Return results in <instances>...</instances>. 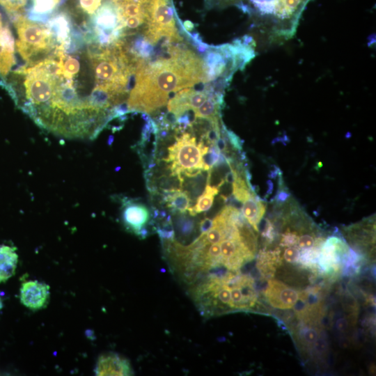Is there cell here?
<instances>
[{
	"mask_svg": "<svg viewBox=\"0 0 376 376\" xmlns=\"http://www.w3.org/2000/svg\"><path fill=\"white\" fill-rule=\"evenodd\" d=\"M267 185H268L267 194H270L273 190V184L271 180H268Z\"/></svg>",
	"mask_w": 376,
	"mask_h": 376,
	"instance_id": "27",
	"label": "cell"
},
{
	"mask_svg": "<svg viewBox=\"0 0 376 376\" xmlns=\"http://www.w3.org/2000/svg\"><path fill=\"white\" fill-rule=\"evenodd\" d=\"M15 246L0 244V283H5L16 272L18 255Z\"/></svg>",
	"mask_w": 376,
	"mask_h": 376,
	"instance_id": "12",
	"label": "cell"
},
{
	"mask_svg": "<svg viewBox=\"0 0 376 376\" xmlns=\"http://www.w3.org/2000/svg\"><path fill=\"white\" fill-rule=\"evenodd\" d=\"M349 325V322L345 318H341L336 320V328L337 330L341 332H344L347 330Z\"/></svg>",
	"mask_w": 376,
	"mask_h": 376,
	"instance_id": "24",
	"label": "cell"
},
{
	"mask_svg": "<svg viewBox=\"0 0 376 376\" xmlns=\"http://www.w3.org/2000/svg\"><path fill=\"white\" fill-rule=\"evenodd\" d=\"M221 97L210 95L194 112L195 118H203L209 121L219 120V111Z\"/></svg>",
	"mask_w": 376,
	"mask_h": 376,
	"instance_id": "14",
	"label": "cell"
},
{
	"mask_svg": "<svg viewBox=\"0 0 376 376\" xmlns=\"http://www.w3.org/2000/svg\"><path fill=\"white\" fill-rule=\"evenodd\" d=\"M303 338L308 345H313L318 338V331L313 328H308L304 330Z\"/></svg>",
	"mask_w": 376,
	"mask_h": 376,
	"instance_id": "23",
	"label": "cell"
},
{
	"mask_svg": "<svg viewBox=\"0 0 376 376\" xmlns=\"http://www.w3.org/2000/svg\"><path fill=\"white\" fill-rule=\"evenodd\" d=\"M94 371L98 376H120L134 374L130 361L114 352L101 354L98 357Z\"/></svg>",
	"mask_w": 376,
	"mask_h": 376,
	"instance_id": "9",
	"label": "cell"
},
{
	"mask_svg": "<svg viewBox=\"0 0 376 376\" xmlns=\"http://www.w3.org/2000/svg\"><path fill=\"white\" fill-rule=\"evenodd\" d=\"M284 260L289 263H295L299 260L301 252L298 247L288 246L283 252Z\"/></svg>",
	"mask_w": 376,
	"mask_h": 376,
	"instance_id": "20",
	"label": "cell"
},
{
	"mask_svg": "<svg viewBox=\"0 0 376 376\" xmlns=\"http://www.w3.org/2000/svg\"><path fill=\"white\" fill-rule=\"evenodd\" d=\"M145 36L150 43L181 40L169 0H148Z\"/></svg>",
	"mask_w": 376,
	"mask_h": 376,
	"instance_id": "4",
	"label": "cell"
},
{
	"mask_svg": "<svg viewBox=\"0 0 376 376\" xmlns=\"http://www.w3.org/2000/svg\"><path fill=\"white\" fill-rule=\"evenodd\" d=\"M241 207V212L244 219L257 232L259 231V224L265 213L266 207L255 194L245 200Z\"/></svg>",
	"mask_w": 376,
	"mask_h": 376,
	"instance_id": "11",
	"label": "cell"
},
{
	"mask_svg": "<svg viewBox=\"0 0 376 376\" xmlns=\"http://www.w3.org/2000/svg\"><path fill=\"white\" fill-rule=\"evenodd\" d=\"M180 214L176 221L178 230L183 235H190L194 228V221L185 215H182V214Z\"/></svg>",
	"mask_w": 376,
	"mask_h": 376,
	"instance_id": "19",
	"label": "cell"
},
{
	"mask_svg": "<svg viewBox=\"0 0 376 376\" xmlns=\"http://www.w3.org/2000/svg\"><path fill=\"white\" fill-rule=\"evenodd\" d=\"M208 150L209 146L202 140L197 143L196 137L189 133L177 136L175 142L168 148V156L164 159L170 163L171 175L180 179L182 175L191 178L203 171H209L210 167L203 159Z\"/></svg>",
	"mask_w": 376,
	"mask_h": 376,
	"instance_id": "3",
	"label": "cell"
},
{
	"mask_svg": "<svg viewBox=\"0 0 376 376\" xmlns=\"http://www.w3.org/2000/svg\"><path fill=\"white\" fill-rule=\"evenodd\" d=\"M28 0H0L1 6L11 15H19Z\"/></svg>",
	"mask_w": 376,
	"mask_h": 376,
	"instance_id": "17",
	"label": "cell"
},
{
	"mask_svg": "<svg viewBox=\"0 0 376 376\" xmlns=\"http://www.w3.org/2000/svg\"><path fill=\"white\" fill-rule=\"evenodd\" d=\"M123 24V36L132 34L146 23L148 0H111Z\"/></svg>",
	"mask_w": 376,
	"mask_h": 376,
	"instance_id": "6",
	"label": "cell"
},
{
	"mask_svg": "<svg viewBox=\"0 0 376 376\" xmlns=\"http://www.w3.org/2000/svg\"><path fill=\"white\" fill-rule=\"evenodd\" d=\"M77 8L81 13L93 15L100 7L102 0H77Z\"/></svg>",
	"mask_w": 376,
	"mask_h": 376,
	"instance_id": "18",
	"label": "cell"
},
{
	"mask_svg": "<svg viewBox=\"0 0 376 376\" xmlns=\"http://www.w3.org/2000/svg\"><path fill=\"white\" fill-rule=\"evenodd\" d=\"M212 224V219L205 218L199 224V230L201 233L207 231Z\"/></svg>",
	"mask_w": 376,
	"mask_h": 376,
	"instance_id": "26",
	"label": "cell"
},
{
	"mask_svg": "<svg viewBox=\"0 0 376 376\" xmlns=\"http://www.w3.org/2000/svg\"><path fill=\"white\" fill-rule=\"evenodd\" d=\"M315 240L311 235L304 234L299 237L297 242L298 248L301 250L308 249L315 246Z\"/></svg>",
	"mask_w": 376,
	"mask_h": 376,
	"instance_id": "22",
	"label": "cell"
},
{
	"mask_svg": "<svg viewBox=\"0 0 376 376\" xmlns=\"http://www.w3.org/2000/svg\"><path fill=\"white\" fill-rule=\"evenodd\" d=\"M29 17L32 20H39L52 13L61 0H32Z\"/></svg>",
	"mask_w": 376,
	"mask_h": 376,
	"instance_id": "16",
	"label": "cell"
},
{
	"mask_svg": "<svg viewBox=\"0 0 376 376\" xmlns=\"http://www.w3.org/2000/svg\"><path fill=\"white\" fill-rule=\"evenodd\" d=\"M121 220L126 230L144 239L149 231L150 214L149 209L143 204L129 198H121Z\"/></svg>",
	"mask_w": 376,
	"mask_h": 376,
	"instance_id": "5",
	"label": "cell"
},
{
	"mask_svg": "<svg viewBox=\"0 0 376 376\" xmlns=\"http://www.w3.org/2000/svg\"><path fill=\"white\" fill-rule=\"evenodd\" d=\"M17 33L16 48L26 65H33L50 56L59 45L47 25L19 15L15 17Z\"/></svg>",
	"mask_w": 376,
	"mask_h": 376,
	"instance_id": "2",
	"label": "cell"
},
{
	"mask_svg": "<svg viewBox=\"0 0 376 376\" xmlns=\"http://www.w3.org/2000/svg\"><path fill=\"white\" fill-rule=\"evenodd\" d=\"M15 64L14 38L0 13V75L6 77Z\"/></svg>",
	"mask_w": 376,
	"mask_h": 376,
	"instance_id": "10",
	"label": "cell"
},
{
	"mask_svg": "<svg viewBox=\"0 0 376 376\" xmlns=\"http://www.w3.org/2000/svg\"><path fill=\"white\" fill-rule=\"evenodd\" d=\"M162 201L173 212L184 214L191 207V199L189 194L182 189L164 190Z\"/></svg>",
	"mask_w": 376,
	"mask_h": 376,
	"instance_id": "13",
	"label": "cell"
},
{
	"mask_svg": "<svg viewBox=\"0 0 376 376\" xmlns=\"http://www.w3.org/2000/svg\"><path fill=\"white\" fill-rule=\"evenodd\" d=\"M169 56L150 63L140 60L127 100L129 112L151 113L167 104L172 93L210 79L203 61L193 52L171 47Z\"/></svg>",
	"mask_w": 376,
	"mask_h": 376,
	"instance_id": "1",
	"label": "cell"
},
{
	"mask_svg": "<svg viewBox=\"0 0 376 376\" xmlns=\"http://www.w3.org/2000/svg\"><path fill=\"white\" fill-rule=\"evenodd\" d=\"M290 196V194L284 189H282L279 191V193L276 194L275 199L276 202L279 203H284L286 201Z\"/></svg>",
	"mask_w": 376,
	"mask_h": 376,
	"instance_id": "25",
	"label": "cell"
},
{
	"mask_svg": "<svg viewBox=\"0 0 376 376\" xmlns=\"http://www.w3.org/2000/svg\"><path fill=\"white\" fill-rule=\"evenodd\" d=\"M50 297V287L38 280L26 281L19 290L21 303L31 311H38L46 307Z\"/></svg>",
	"mask_w": 376,
	"mask_h": 376,
	"instance_id": "7",
	"label": "cell"
},
{
	"mask_svg": "<svg viewBox=\"0 0 376 376\" xmlns=\"http://www.w3.org/2000/svg\"><path fill=\"white\" fill-rule=\"evenodd\" d=\"M219 189L216 185H210L206 182L203 193L196 199L194 206L189 208V215L195 216L198 213L206 212L212 206L214 196L219 193Z\"/></svg>",
	"mask_w": 376,
	"mask_h": 376,
	"instance_id": "15",
	"label": "cell"
},
{
	"mask_svg": "<svg viewBox=\"0 0 376 376\" xmlns=\"http://www.w3.org/2000/svg\"><path fill=\"white\" fill-rule=\"evenodd\" d=\"M299 236L290 230H286L282 235L281 240V246H293L297 244Z\"/></svg>",
	"mask_w": 376,
	"mask_h": 376,
	"instance_id": "21",
	"label": "cell"
},
{
	"mask_svg": "<svg viewBox=\"0 0 376 376\" xmlns=\"http://www.w3.org/2000/svg\"><path fill=\"white\" fill-rule=\"evenodd\" d=\"M265 296L271 306L279 309L292 308L299 299L295 290L275 279L268 281Z\"/></svg>",
	"mask_w": 376,
	"mask_h": 376,
	"instance_id": "8",
	"label": "cell"
}]
</instances>
